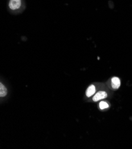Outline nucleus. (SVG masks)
<instances>
[{"label": "nucleus", "mask_w": 132, "mask_h": 149, "mask_svg": "<svg viewBox=\"0 0 132 149\" xmlns=\"http://www.w3.org/2000/svg\"><path fill=\"white\" fill-rule=\"evenodd\" d=\"M107 97V93L104 91H100L97 92L93 97L94 102H98V100L104 99Z\"/></svg>", "instance_id": "1"}, {"label": "nucleus", "mask_w": 132, "mask_h": 149, "mask_svg": "<svg viewBox=\"0 0 132 149\" xmlns=\"http://www.w3.org/2000/svg\"><path fill=\"white\" fill-rule=\"evenodd\" d=\"M21 6V0H10L9 7L11 10L19 9Z\"/></svg>", "instance_id": "2"}, {"label": "nucleus", "mask_w": 132, "mask_h": 149, "mask_svg": "<svg viewBox=\"0 0 132 149\" xmlns=\"http://www.w3.org/2000/svg\"><path fill=\"white\" fill-rule=\"evenodd\" d=\"M121 83L119 78L114 77L111 79V86L114 89H118L120 86Z\"/></svg>", "instance_id": "3"}, {"label": "nucleus", "mask_w": 132, "mask_h": 149, "mask_svg": "<svg viewBox=\"0 0 132 149\" xmlns=\"http://www.w3.org/2000/svg\"><path fill=\"white\" fill-rule=\"evenodd\" d=\"M95 93V87L94 85H91L87 88L86 91V96L87 97H91Z\"/></svg>", "instance_id": "4"}, {"label": "nucleus", "mask_w": 132, "mask_h": 149, "mask_svg": "<svg viewBox=\"0 0 132 149\" xmlns=\"http://www.w3.org/2000/svg\"><path fill=\"white\" fill-rule=\"evenodd\" d=\"M7 94V89L1 83L0 84V96L4 97Z\"/></svg>", "instance_id": "5"}, {"label": "nucleus", "mask_w": 132, "mask_h": 149, "mask_svg": "<svg viewBox=\"0 0 132 149\" xmlns=\"http://www.w3.org/2000/svg\"><path fill=\"white\" fill-rule=\"evenodd\" d=\"M99 106H100V108L101 109H104L109 108L108 103H106V102H103V101H102L100 103Z\"/></svg>", "instance_id": "6"}]
</instances>
